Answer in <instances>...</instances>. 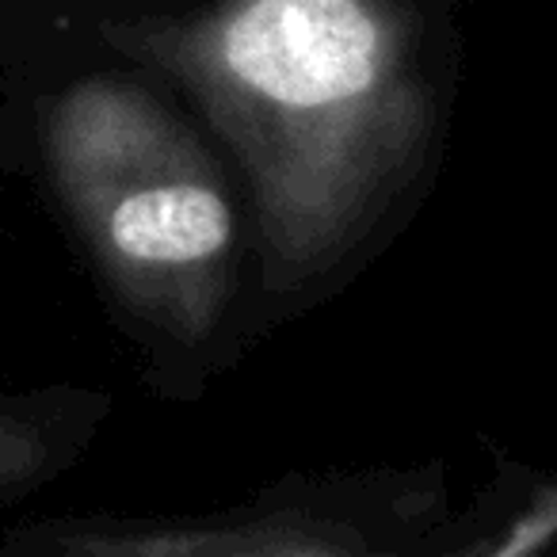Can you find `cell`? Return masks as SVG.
I'll return each instance as SVG.
<instances>
[{
    "instance_id": "6da1fadb",
    "label": "cell",
    "mask_w": 557,
    "mask_h": 557,
    "mask_svg": "<svg viewBox=\"0 0 557 557\" xmlns=\"http://www.w3.org/2000/svg\"><path fill=\"white\" fill-rule=\"evenodd\" d=\"M108 42L176 81L233 149L275 290L333 271L432 146L420 27L397 0H210L108 24Z\"/></svg>"
},
{
    "instance_id": "7a4b0ae2",
    "label": "cell",
    "mask_w": 557,
    "mask_h": 557,
    "mask_svg": "<svg viewBox=\"0 0 557 557\" xmlns=\"http://www.w3.org/2000/svg\"><path fill=\"white\" fill-rule=\"evenodd\" d=\"M47 164L126 306L199 344L230 302L237 222L191 126L146 88L88 77L50 103Z\"/></svg>"
},
{
    "instance_id": "3957f363",
    "label": "cell",
    "mask_w": 557,
    "mask_h": 557,
    "mask_svg": "<svg viewBox=\"0 0 557 557\" xmlns=\"http://www.w3.org/2000/svg\"><path fill=\"white\" fill-rule=\"evenodd\" d=\"M24 549L47 554H85V557H348L371 554V542L356 523L302 508L275 511H237V516L202 519V523H161V527H73V531L39 534Z\"/></svg>"
},
{
    "instance_id": "277c9868",
    "label": "cell",
    "mask_w": 557,
    "mask_h": 557,
    "mask_svg": "<svg viewBox=\"0 0 557 557\" xmlns=\"http://www.w3.org/2000/svg\"><path fill=\"white\" fill-rule=\"evenodd\" d=\"M42 462H47V443L39 428L0 409V493L35 478Z\"/></svg>"
},
{
    "instance_id": "5b68a950",
    "label": "cell",
    "mask_w": 557,
    "mask_h": 557,
    "mask_svg": "<svg viewBox=\"0 0 557 557\" xmlns=\"http://www.w3.org/2000/svg\"><path fill=\"white\" fill-rule=\"evenodd\" d=\"M554 531H557V496H554V488H542L534 508L523 511V516L508 527V534H504L500 542H481V546H473V554L523 557V554H534V549L546 546Z\"/></svg>"
}]
</instances>
